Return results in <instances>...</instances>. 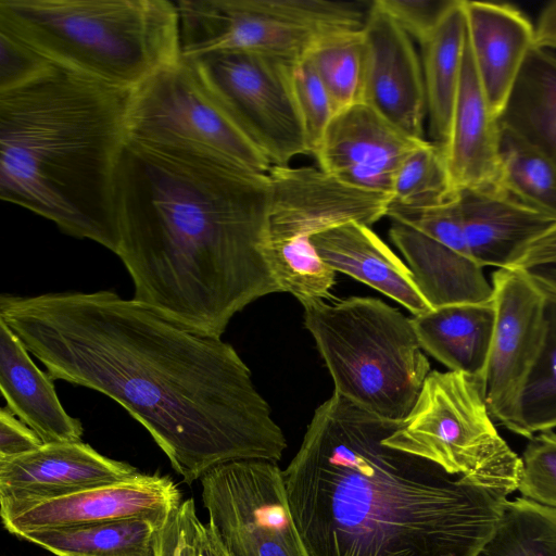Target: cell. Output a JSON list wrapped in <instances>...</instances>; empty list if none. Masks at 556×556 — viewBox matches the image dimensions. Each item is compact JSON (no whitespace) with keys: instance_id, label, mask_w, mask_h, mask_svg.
Returning a JSON list of instances; mask_svg holds the SVG:
<instances>
[{"instance_id":"8","label":"cell","mask_w":556,"mask_h":556,"mask_svg":"<svg viewBox=\"0 0 556 556\" xmlns=\"http://www.w3.org/2000/svg\"><path fill=\"white\" fill-rule=\"evenodd\" d=\"M180 56L232 51L289 62L324 37L364 27L369 3L329 0H178Z\"/></svg>"},{"instance_id":"40","label":"cell","mask_w":556,"mask_h":556,"mask_svg":"<svg viewBox=\"0 0 556 556\" xmlns=\"http://www.w3.org/2000/svg\"><path fill=\"white\" fill-rule=\"evenodd\" d=\"M556 262V223L531 241L511 267L527 269Z\"/></svg>"},{"instance_id":"37","label":"cell","mask_w":556,"mask_h":556,"mask_svg":"<svg viewBox=\"0 0 556 556\" xmlns=\"http://www.w3.org/2000/svg\"><path fill=\"white\" fill-rule=\"evenodd\" d=\"M201 523L193 498L181 502L162 527L157 556H198Z\"/></svg>"},{"instance_id":"29","label":"cell","mask_w":556,"mask_h":556,"mask_svg":"<svg viewBox=\"0 0 556 556\" xmlns=\"http://www.w3.org/2000/svg\"><path fill=\"white\" fill-rule=\"evenodd\" d=\"M500 184L509 195L556 223V165L502 126Z\"/></svg>"},{"instance_id":"22","label":"cell","mask_w":556,"mask_h":556,"mask_svg":"<svg viewBox=\"0 0 556 556\" xmlns=\"http://www.w3.org/2000/svg\"><path fill=\"white\" fill-rule=\"evenodd\" d=\"M0 389L7 407L46 443L79 442L84 428L62 406L53 379L40 370L17 334L0 319Z\"/></svg>"},{"instance_id":"1","label":"cell","mask_w":556,"mask_h":556,"mask_svg":"<svg viewBox=\"0 0 556 556\" xmlns=\"http://www.w3.org/2000/svg\"><path fill=\"white\" fill-rule=\"evenodd\" d=\"M0 319L51 378L141 424L187 484L235 460L277 463L281 428L237 351L108 290L0 296Z\"/></svg>"},{"instance_id":"16","label":"cell","mask_w":556,"mask_h":556,"mask_svg":"<svg viewBox=\"0 0 556 556\" xmlns=\"http://www.w3.org/2000/svg\"><path fill=\"white\" fill-rule=\"evenodd\" d=\"M181 502L169 477L141 473L128 481L38 502L1 520L18 538L31 531L118 519L148 518L164 523Z\"/></svg>"},{"instance_id":"10","label":"cell","mask_w":556,"mask_h":556,"mask_svg":"<svg viewBox=\"0 0 556 556\" xmlns=\"http://www.w3.org/2000/svg\"><path fill=\"white\" fill-rule=\"evenodd\" d=\"M208 526L230 556H309L277 463L242 459L201 479Z\"/></svg>"},{"instance_id":"26","label":"cell","mask_w":556,"mask_h":556,"mask_svg":"<svg viewBox=\"0 0 556 556\" xmlns=\"http://www.w3.org/2000/svg\"><path fill=\"white\" fill-rule=\"evenodd\" d=\"M466 40L464 0H458L435 31L421 45L430 134L432 142L441 147L448 136L460 83Z\"/></svg>"},{"instance_id":"2","label":"cell","mask_w":556,"mask_h":556,"mask_svg":"<svg viewBox=\"0 0 556 556\" xmlns=\"http://www.w3.org/2000/svg\"><path fill=\"white\" fill-rule=\"evenodd\" d=\"M268 202L267 174L127 138L115 175V254L132 299L220 338L238 312L280 292L267 260Z\"/></svg>"},{"instance_id":"11","label":"cell","mask_w":556,"mask_h":556,"mask_svg":"<svg viewBox=\"0 0 556 556\" xmlns=\"http://www.w3.org/2000/svg\"><path fill=\"white\" fill-rule=\"evenodd\" d=\"M271 165L309 154L292 89V65L266 54L232 51L192 61Z\"/></svg>"},{"instance_id":"36","label":"cell","mask_w":556,"mask_h":556,"mask_svg":"<svg viewBox=\"0 0 556 556\" xmlns=\"http://www.w3.org/2000/svg\"><path fill=\"white\" fill-rule=\"evenodd\" d=\"M52 63L12 36L0 31V91L21 86Z\"/></svg>"},{"instance_id":"15","label":"cell","mask_w":556,"mask_h":556,"mask_svg":"<svg viewBox=\"0 0 556 556\" xmlns=\"http://www.w3.org/2000/svg\"><path fill=\"white\" fill-rule=\"evenodd\" d=\"M425 141L359 103L334 115L314 156L321 170L348 185L391 194L399 167Z\"/></svg>"},{"instance_id":"34","label":"cell","mask_w":556,"mask_h":556,"mask_svg":"<svg viewBox=\"0 0 556 556\" xmlns=\"http://www.w3.org/2000/svg\"><path fill=\"white\" fill-rule=\"evenodd\" d=\"M390 218L405 223L452 250L470 257L457 195L447 203L416 213L393 215Z\"/></svg>"},{"instance_id":"39","label":"cell","mask_w":556,"mask_h":556,"mask_svg":"<svg viewBox=\"0 0 556 556\" xmlns=\"http://www.w3.org/2000/svg\"><path fill=\"white\" fill-rule=\"evenodd\" d=\"M556 428V391L518 415L515 433L531 438Z\"/></svg>"},{"instance_id":"27","label":"cell","mask_w":556,"mask_h":556,"mask_svg":"<svg viewBox=\"0 0 556 556\" xmlns=\"http://www.w3.org/2000/svg\"><path fill=\"white\" fill-rule=\"evenodd\" d=\"M163 525L130 518L31 531L20 538L55 556H157Z\"/></svg>"},{"instance_id":"5","label":"cell","mask_w":556,"mask_h":556,"mask_svg":"<svg viewBox=\"0 0 556 556\" xmlns=\"http://www.w3.org/2000/svg\"><path fill=\"white\" fill-rule=\"evenodd\" d=\"M0 31L53 65L127 90L181 58L170 0H0Z\"/></svg>"},{"instance_id":"19","label":"cell","mask_w":556,"mask_h":556,"mask_svg":"<svg viewBox=\"0 0 556 556\" xmlns=\"http://www.w3.org/2000/svg\"><path fill=\"white\" fill-rule=\"evenodd\" d=\"M467 39L483 91L498 117L534 47L533 26L506 3L466 1Z\"/></svg>"},{"instance_id":"41","label":"cell","mask_w":556,"mask_h":556,"mask_svg":"<svg viewBox=\"0 0 556 556\" xmlns=\"http://www.w3.org/2000/svg\"><path fill=\"white\" fill-rule=\"evenodd\" d=\"M534 48L549 51L556 49V1L548 3L533 26Z\"/></svg>"},{"instance_id":"13","label":"cell","mask_w":556,"mask_h":556,"mask_svg":"<svg viewBox=\"0 0 556 556\" xmlns=\"http://www.w3.org/2000/svg\"><path fill=\"white\" fill-rule=\"evenodd\" d=\"M269 179L268 243L309 241L348 222L371 226L387 216L391 194L348 185L319 167L273 165Z\"/></svg>"},{"instance_id":"18","label":"cell","mask_w":556,"mask_h":556,"mask_svg":"<svg viewBox=\"0 0 556 556\" xmlns=\"http://www.w3.org/2000/svg\"><path fill=\"white\" fill-rule=\"evenodd\" d=\"M501 125L477 74L466 40L458 92L446 142V167L456 191L502 189L500 184Z\"/></svg>"},{"instance_id":"42","label":"cell","mask_w":556,"mask_h":556,"mask_svg":"<svg viewBox=\"0 0 556 556\" xmlns=\"http://www.w3.org/2000/svg\"><path fill=\"white\" fill-rule=\"evenodd\" d=\"M198 556H230L208 525L200 526Z\"/></svg>"},{"instance_id":"24","label":"cell","mask_w":556,"mask_h":556,"mask_svg":"<svg viewBox=\"0 0 556 556\" xmlns=\"http://www.w3.org/2000/svg\"><path fill=\"white\" fill-rule=\"evenodd\" d=\"M494 321L493 300L443 306L412 318L422 350L451 371L482 380Z\"/></svg>"},{"instance_id":"14","label":"cell","mask_w":556,"mask_h":556,"mask_svg":"<svg viewBox=\"0 0 556 556\" xmlns=\"http://www.w3.org/2000/svg\"><path fill=\"white\" fill-rule=\"evenodd\" d=\"M136 467L109 458L87 443H46L0 459V516H11L38 502L139 477Z\"/></svg>"},{"instance_id":"43","label":"cell","mask_w":556,"mask_h":556,"mask_svg":"<svg viewBox=\"0 0 556 556\" xmlns=\"http://www.w3.org/2000/svg\"><path fill=\"white\" fill-rule=\"evenodd\" d=\"M544 292L556 294V262L525 269Z\"/></svg>"},{"instance_id":"35","label":"cell","mask_w":556,"mask_h":556,"mask_svg":"<svg viewBox=\"0 0 556 556\" xmlns=\"http://www.w3.org/2000/svg\"><path fill=\"white\" fill-rule=\"evenodd\" d=\"M420 46L435 31L458 0H376Z\"/></svg>"},{"instance_id":"30","label":"cell","mask_w":556,"mask_h":556,"mask_svg":"<svg viewBox=\"0 0 556 556\" xmlns=\"http://www.w3.org/2000/svg\"><path fill=\"white\" fill-rule=\"evenodd\" d=\"M476 556H556V508L506 500L502 517Z\"/></svg>"},{"instance_id":"7","label":"cell","mask_w":556,"mask_h":556,"mask_svg":"<svg viewBox=\"0 0 556 556\" xmlns=\"http://www.w3.org/2000/svg\"><path fill=\"white\" fill-rule=\"evenodd\" d=\"M384 443L498 496L518 490L521 457L497 432L480 378L430 371L413 409Z\"/></svg>"},{"instance_id":"17","label":"cell","mask_w":556,"mask_h":556,"mask_svg":"<svg viewBox=\"0 0 556 556\" xmlns=\"http://www.w3.org/2000/svg\"><path fill=\"white\" fill-rule=\"evenodd\" d=\"M367 46L364 103L406 135L424 138L427 98L413 39L371 1L363 27Z\"/></svg>"},{"instance_id":"23","label":"cell","mask_w":556,"mask_h":556,"mask_svg":"<svg viewBox=\"0 0 556 556\" xmlns=\"http://www.w3.org/2000/svg\"><path fill=\"white\" fill-rule=\"evenodd\" d=\"M389 235L432 309L492 301V283L470 257L402 222L392 220Z\"/></svg>"},{"instance_id":"12","label":"cell","mask_w":556,"mask_h":556,"mask_svg":"<svg viewBox=\"0 0 556 556\" xmlns=\"http://www.w3.org/2000/svg\"><path fill=\"white\" fill-rule=\"evenodd\" d=\"M495 321L483 375L492 418L515 431L520 400L545 338V293L521 268L492 274Z\"/></svg>"},{"instance_id":"20","label":"cell","mask_w":556,"mask_h":556,"mask_svg":"<svg viewBox=\"0 0 556 556\" xmlns=\"http://www.w3.org/2000/svg\"><path fill=\"white\" fill-rule=\"evenodd\" d=\"M457 198L469 255L482 268H510L555 224L503 189H462Z\"/></svg>"},{"instance_id":"33","label":"cell","mask_w":556,"mask_h":556,"mask_svg":"<svg viewBox=\"0 0 556 556\" xmlns=\"http://www.w3.org/2000/svg\"><path fill=\"white\" fill-rule=\"evenodd\" d=\"M518 491L522 497L556 508V432L530 438L522 456Z\"/></svg>"},{"instance_id":"3","label":"cell","mask_w":556,"mask_h":556,"mask_svg":"<svg viewBox=\"0 0 556 556\" xmlns=\"http://www.w3.org/2000/svg\"><path fill=\"white\" fill-rule=\"evenodd\" d=\"M401 422L333 394L282 477L309 556H476L507 497L384 443Z\"/></svg>"},{"instance_id":"21","label":"cell","mask_w":556,"mask_h":556,"mask_svg":"<svg viewBox=\"0 0 556 556\" xmlns=\"http://www.w3.org/2000/svg\"><path fill=\"white\" fill-rule=\"evenodd\" d=\"M309 242L333 270L395 300L414 316L432 309L420 294L408 266L369 226L348 222L312 236Z\"/></svg>"},{"instance_id":"31","label":"cell","mask_w":556,"mask_h":556,"mask_svg":"<svg viewBox=\"0 0 556 556\" xmlns=\"http://www.w3.org/2000/svg\"><path fill=\"white\" fill-rule=\"evenodd\" d=\"M456 195L442 147L426 140L399 167L387 216L420 212Z\"/></svg>"},{"instance_id":"9","label":"cell","mask_w":556,"mask_h":556,"mask_svg":"<svg viewBox=\"0 0 556 556\" xmlns=\"http://www.w3.org/2000/svg\"><path fill=\"white\" fill-rule=\"evenodd\" d=\"M127 138L267 174L273 166L239 119L182 58L130 91Z\"/></svg>"},{"instance_id":"32","label":"cell","mask_w":556,"mask_h":556,"mask_svg":"<svg viewBox=\"0 0 556 556\" xmlns=\"http://www.w3.org/2000/svg\"><path fill=\"white\" fill-rule=\"evenodd\" d=\"M292 89L309 154L314 155L334 111L324 84L306 58L292 65Z\"/></svg>"},{"instance_id":"25","label":"cell","mask_w":556,"mask_h":556,"mask_svg":"<svg viewBox=\"0 0 556 556\" xmlns=\"http://www.w3.org/2000/svg\"><path fill=\"white\" fill-rule=\"evenodd\" d=\"M498 122L556 165V55L532 48Z\"/></svg>"},{"instance_id":"4","label":"cell","mask_w":556,"mask_h":556,"mask_svg":"<svg viewBox=\"0 0 556 556\" xmlns=\"http://www.w3.org/2000/svg\"><path fill=\"white\" fill-rule=\"evenodd\" d=\"M130 91L51 65L0 91V198L116 253Z\"/></svg>"},{"instance_id":"28","label":"cell","mask_w":556,"mask_h":556,"mask_svg":"<svg viewBox=\"0 0 556 556\" xmlns=\"http://www.w3.org/2000/svg\"><path fill=\"white\" fill-rule=\"evenodd\" d=\"M304 58L324 84L334 115L364 103L367 46L363 28L328 35Z\"/></svg>"},{"instance_id":"6","label":"cell","mask_w":556,"mask_h":556,"mask_svg":"<svg viewBox=\"0 0 556 556\" xmlns=\"http://www.w3.org/2000/svg\"><path fill=\"white\" fill-rule=\"evenodd\" d=\"M302 305L334 392L379 418L403 421L430 372L412 318L368 296Z\"/></svg>"},{"instance_id":"38","label":"cell","mask_w":556,"mask_h":556,"mask_svg":"<svg viewBox=\"0 0 556 556\" xmlns=\"http://www.w3.org/2000/svg\"><path fill=\"white\" fill-rule=\"evenodd\" d=\"M42 444L39 437L8 407L0 409V459L29 453Z\"/></svg>"}]
</instances>
